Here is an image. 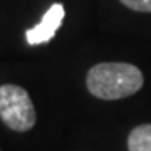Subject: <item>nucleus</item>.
Wrapping results in <instances>:
<instances>
[{"label":"nucleus","instance_id":"obj_5","mask_svg":"<svg viewBox=\"0 0 151 151\" xmlns=\"http://www.w3.org/2000/svg\"><path fill=\"white\" fill-rule=\"evenodd\" d=\"M123 5L136 12H151V0H119Z\"/></svg>","mask_w":151,"mask_h":151},{"label":"nucleus","instance_id":"obj_2","mask_svg":"<svg viewBox=\"0 0 151 151\" xmlns=\"http://www.w3.org/2000/svg\"><path fill=\"white\" fill-rule=\"evenodd\" d=\"M0 118L10 129L25 133L32 129L37 114L29 92L15 84H4L0 87Z\"/></svg>","mask_w":151,"mask_h":151},{"label":"nucleus","instance_id":"obj_4","mask_svg":"<svg viewBox=\"0 0 151 151\" xmlns=\"http://www.w3.org/2000/svg\"><path fill=\"white\" fill-rule=\"evenodd\" d=\"M129 151H151V124L136 126L128 136Z\"/></svg>","mask_w":151,"mask_h":151},{"label":"nucleus","instance_id":"obj_3","mask_svg":"<svg viewBox=\"0 0 151 151\" xmlns=\"http://www.w3.org/2000/svg\"><path fill=\"white\" fill-rule=\"evenodd\" d=\"M64 14L65 12L62 4L50 5V9L44 14L42 20L37 25H34L32 29L25 30V40L29 45H40V44L52 40L57 29L60 27V24L64 20Z\"/></svg>","mask_w":151,"mask_h":151},{"label":"nucleus","instance_id":"obj_1","mask_svg":"<svg viewBox=\"0 0 151 151\" xmlns=\"http://www.w3.org/2000/svg\"><path fill=\"white\" fill-rule=\"evenodd\" d=\"M143 84V72L128 62H101L91 67L86 76L87 91L104 101L129 97L139 91Z\"/></svg>","mask_w":151,"mask_h":151}]
</instances>
